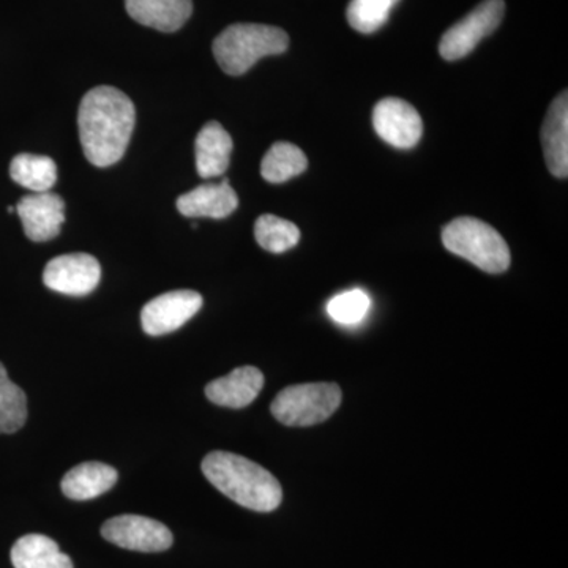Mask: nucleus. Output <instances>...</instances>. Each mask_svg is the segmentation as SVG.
<instances>
[{
    "label": "nucleus",
    "mask_w": 568,
    "mask_h": 568,
    "mask_svg": "<svg viewBox=\"0 0 568 568\" xmlns=\"http://www.w3.org/2000/svg\"><path fill=\"white\" fill-rule=\"evenodd\" d=\"M136 122V110L125 93L99 85L85 93L78 111V130L85 159L93 166L121 162Z\"/></svg>",
    "instance_id": "f257e3e1"
},
{
    "label": "nucleus",
    "mask_w": 568,
    "mask_h": 568,
    "mask_svg": "<svg viewBox=\"0 0 568 568\" xmlns=\"http://www.w3.org/2000/svg\"><path fill=\"white\" fill-rule=\"evenodd\" d=\"M201 467L213 487L239 506L267 514L282 504L280 481L252 459L231 452H212Z\"/></svg>",
    "instance_id": "f03ea898"
},
{
    "label": "nucleus",
    "mask_w": 568,
    "mask_h": 568,
    "mask_svg": "<svg viewBox=\"0 0 568 568\" xmlns=\"http://www.w3.org/2000/svg\"><path fill=\"white\" fill-rule=\"evenodd\" d=\"M290 37L274 26L239 22L224 29L213 41V55L224 73L244 74L265 55L283 54Z\"/></svg>",
    "instance_id": "7ed1b4c3"
},
{
    "label": "nucleus",
    "mask_w": 568,
    "mask_h": 568,
    "mask_svg": "<svg viewBox=\"0 0 568 568\" xmlns=\"http://www.w3.org/2000/svg\"><path fill=\"white\" fill-rule=\"evenodd\" d=\"M448 252L462 256L488 274H503L510 265V250L503 235L481 220L462 216L443 231Z\"/></svg>",
    "instance_id": "20e7f679"
},
{
    "label": "nucleus",
    "mask_w": 568,
    "mask_h": 568,
    "mask_svg": "<svg viewBox=\"0 0 568 568\" xmlns=\"http://www.w3.org/2000/svg\"><path fill=\"white\" fill-rule=\"evenodd\" d=\"M342 405V388L332 383L298 384L284 388L271 410L280 424L313 426L323 424Z\"/></svg>",
    "instance_id": "39448f33"
},
{
    "label": "nucleus",
    "mask_w": 568,
    "mask_h": 568,
    "mask_svg": "<svg viewBox=\"0 0 568 568\" xmlns=\"http://www.w3.org/2000/svg\"><path fill=\"white\" fill-rule=\"evenodd\" d=\"M506 13L504 0H484L477 9L444 33L439 52L446 61H458L476 50L478 43L496 31Z\"/></svg>",
    "instance_id": "423d86ee"
},
{
    "label": "nucleus",
    "mask_w": 568,
    "mask_h": 568,
    "mask_svg": "<svg viewBox=\"0 0 568 568\" xmlns=\"http://www.w3.org/2000/svg\"><path fill=\"white\" fill-rule=\"evenodd\" d=\"M102 536L115 547L140 552H162L173 547L171 530L156 519L121 515L108 519Z\"/></svg>",
    "instance_id": "0eeeda50"
},
{
    "label": "nucleus",
    "mask_w": 568,
    "mask_h": 568,
    "mask_svg": "<svg viewBox=\"0 0 568 568\" xmlns=\"http://www.w3.org/2000/svg\"><path fill=\"white\" fill-rule=\"evenodd\" d=\"M203 302V295L190 290L159 295L142 308V328L151 336L171 334L189 323L200 312Z\"/></svg>",
    "instance_id": "6e6552de"
},
{
    "label": "nucleus",
    "mask_w": 568,
    "mask_h": 568,
    "mask_svg": "<svg viewBox=\"0 0 568 568\" xmlns=\"http://www.w3.org/2000/svg\"><path fill=\"white\" fill-rule=\"evenodd\" d=\"M102 267L99 261L88 253L62 254L48 263L43 272V283L55 293L88 295L99 286Z\"/></svg>",
    "instance_id": "1a4fd4ad"
},
{
    "label": "nucleus",
    "mask_w": 568,
    "mask_h": 568,
    "mask_svg": "<svg viewBox=\"0 0 568 568\" xmlns=\"http://www.w3.org/2000/svg\"><path fill=\"white\" fill-rule=\"evenodd\" d=\"M373 126L392 148L413 149L424 133V122L413 104L395 97L381 100L373 111Z\"/></svg>",
    "instance_id": "9d476101"
},
{
    "label": "nucleus",
    "mask_w": 568,
    "mask_h": 568,
    "mask_svg": "<svg viewBox=\"0 0 568 568\" xmlns=\"http://www.w3.org/2000/svg\"><path fill=\"white\" fill-rule=\"evenodd\" d=\"M24 233L33 242L58 237L65 222V203L55 193H36L22 197L17 204Z\"/></svg>",
    "instance_id": "9b49d317"
},
{
    "label": "nucleus",
    "mask_w": 568,
    "mask_h": 568,
    "mask_svg": "<svg viewBox=\"0 0 568 568\" xmlns=\"http://www.w3.org/2000/svg\"><path fill=\"white\" fill-rule=\"evenodd\" d=\"M264 387V375L256 366H239L230 375L212 381L205 396L215 405L242 409L252 405Z\"/></svg>",
    "instance_id": "f8f14e48"
},
{
    "label": "nucleus",
    "mask_w": 568,
    "mask_h": 568,
    "mask_svg": "<svg viewBox=\"0 0 568 568\" xmlns=\"http://www.w3.org/2000/svg\"><path fill=\"white\" fill-rule=\"evenodd\" d=\"M239 197L226 178L220 183L200 185L178 200L179 212L189 219H226L237 209Z\"/></svg>",
    "instance_id": "ddd939ff"
},
{
    "label": "nucleus",
    "mask_w": 568,
    "mask_h": 568,
    "mask_svg": "<svg viewBox=\"0 0 568 568\" xmlns=\"http://www.w3.org/2000/svg\"><path fill=\"white\" fill-rule=\"evenodd\" d=\"M545 162L548 170L558 179L568 174V95L560 93L552 102L541 130Z\"/></svg>",
    "instance_id": "4468645a"
},
{
    "label": "nucleus",
    "mask_w": 568,
    "mask_h": 568,
    "mask_svg": "<svg viewBox=\"0 0 568 568\" xmlns=\"http://www.w3.org/2000/svg\"><path fill=\"white\" fill-rule=\"evenodd\" d=\"M126 13L142 26L175 32L190 20L193 0H125Z\"/></svg>",
    "instance_id": "2eb2a0df"
},
{
    "label": "nucleus",
    "mask_w": 568,
    "mask_h": 568,
    "mask_svg": "<svg viewBox=\"0 0 568 568\" xmlns=\"http://www.w3.org/2000/svg\"><path fill=\"white\" fill-rule=\"evenodd\" d=\"M196 171L203 179L219 178L230 168L233 153V138L222 123H205L194 142Z\"/></svg>",
    "instance_id": "dca6fc26"
},
{
    "label": "nucleus",
    "mask_w": 568,
    "mask_h": 568,
    "mask_svg": "<svg viewBox=\"0 0 568 568\" xmlns=\"http://www.w3.org/2000/svg\"><path fill=\"white\" fill-rule=\"evenodd\" d=\"M118 470L104 463H82L63 477L62 493L73 500L95 499L110 491L118 484Z\"/></svg>",
    "instance_id": "f3484780"
},
{
    "label": "nucleus",
    "mask_w": 568,
    "mask_h": 568,
    "mask_svg": "<svg viewBox=\"0 0 568 568\" xmlns=\"http://www.w3.org/2000/svg\"><path fill=\"white\" fill-rule=\"evenodd\" d=\"M14 568H73V562L52 538L41 534L21 537L11 548Z\"/></svg>",
    "instance_id": "a211bd4d"
},
{
    "label": "nucleus",
    "mask_w": 568,
    "mask_h": 568,
    "mask_svg": "<svg viewBox=\"0 0 568 568\" xmlns=\"http://www.w3.org/2000/svg\"><path fill=\"white\" fill-rule=\"evenodd\" d=\"M10 175L18 185L33 193H47L58 181V166L50 156L21 153L11 162Z\"/></svg>",
    "instance_id": "6ab92c4d"
},
{
    "label": "nucleus",
    "mask_w": 568,
    "mask_h": 568,
    "mask_svg": "<svg viewBox=\"0 0 568 568\" xmlns=\"http://www.w3.org/2000/svg\"><path fill=\"white\" fill-rule=\"evenodd\" d=\"M308 168L305 153L291 142H275L265 153L261 174L271 183H283L304 173Z\"/></svg>",
    "instance_id": "aec40b11"
},
{
    "label": "nucleus",
    "mask_w": 568,
    "mask_h": 568,
    "mask_svg": "<svg viewBox=\"0 0 568 568\" xmlns=\"http://www.w3.org/2000/svg\"><path fill=\"white\" fill-rule=\"evenodd\" d=\"M28 420V396L11 383L6 366L0 364V433L13 435Z\"/></svg>",
    "instance_id": "412c9836"
},
{
    "label": "nucleus",
    "mask_w": 568,
    "mask_h": 568,
    "mask_svg": "<svg viewBox=\"0 0 568 568\" xmlns=\"http://www.w3.org/2000/svg\"><path fill=\"white\" fill-rule=\"evenodd\" d=\"M254 237L265 252L284 253L301 241V231L294 223L265 213L254 224Z\"/></svg>",
    "instance_id": "4be33fe9"
},
{
    "label": "nucleus",
    "mask_w": 568,
    "mask_h": 568,
    "mask_svg": "<svg viewBox=\"0 0 568 568\" xmlns=\"http://www.w3.org/2000/svg\"><path fill=\"white\" fill-rule=\"evenodd\" d=\"M398 2L399 0H351L346 10L347 22L361 33L379 31Z\"/></svg>",
    "instance_id": "5701e85b"
},
{
    "label": "nucleus",
    "mask_w": 568,
    "mask_h": 568,
    "mask_svg": "<svg viewBox=\"0 0 568 568\" xmlns=\"http://www.w3.org/2000/svg\"><path fill=\"white\" fill-rule=\"evenodd\" d=\"M372 298L364 290H351L335 295L327 304V313L335 323L357 325L368 316Z\"/></svg>",
    "instance_id": "b1692460"
}]
</instances>
